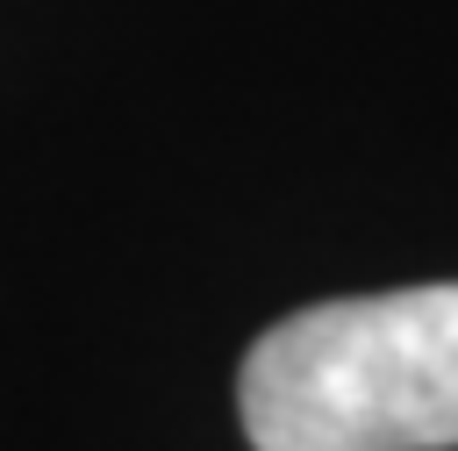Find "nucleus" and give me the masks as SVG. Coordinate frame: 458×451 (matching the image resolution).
Here are the masks:
<instances>
[{
    "label": "nucleus",
    "mask_w": 458,
    "mask_h": 451,
    "mask_svg": "<svg viewBox=\"0 0 458 451\" xmlns=\"http://www.w3.org/2000/svg\"><path fill=\"white\" fill-rule=\"evenodd\" d=\"M236 408L250 451H451L458 444V279L315 301L272 322Z\"/></svg>",
    "instance_id": "f257e3e1"
}]
</instances>
